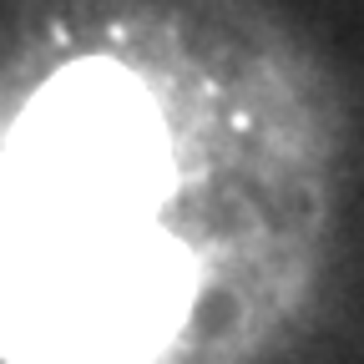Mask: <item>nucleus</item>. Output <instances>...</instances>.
I'll return each instance as SVG.
<instances>
[{
	"label": "nucleus",
	"mask_w": 364,
	"mask_h": 364,
	"mask_svg": "<svg viewBox=\"0 0 364 364\" xmlns=\"http://www.w3.org/2000/svg\"><path fill=\"white\" fill-rule=\"evenodd\" d=\"M66 223H76V218H61L46 198H36L31 182L0 152V318L16 304V294L26 289L46 243H51Z\"/></svg>",
	"instance_id": "nucleus-3"
},
{
	"label": "nucleus",
	"mask_w": 364,
	"mask_h": 364,
	"mask_svg": "<svg viewBox=\"0 0 364 364\" xmlns=\"http://www.w3.org/2000/svg\"><path fill=\"white\" fill-rule=\"evenodd\" d=\"M11 167L61 218L147 223L167 193V136L122 66L81 61L26 107L6 147Z\"/></svg>",
	"instance_id": "nucleus-2"
},
{
	"label": "nucleus",
	"mask_w": 364,
	"mask_h": 364,
	"mask_svg": "<svg viewBox=\"0 0 364 364\" xmlns=\"http://www.w3.org/2000/svg\"><path fill=\"white\" fill-rule=\"evenodd\" d=\"M188 304V263L147 223H66L0 318L21 364H147Z\"/></svg>",
	"instance_id": "nucleus-1"
}]
</instances>
